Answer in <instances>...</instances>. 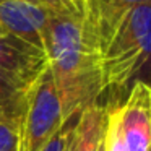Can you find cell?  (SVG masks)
Here are the masks:
<instances>
[{
  "instance_id": "obj_1",
  "label": "cell",
  "mask_w": 151,
  "mask_h": 151,
  "mask_svg": "<svg viewBox=\"0 0 151 151\" xmlns=\"http://www.w3.org/2000/svg\"><path fill=\"white\" fill-rule=\"evenodd\" d=\"M65 122L78 117L104 93L101 59L83 10H49L41 33Z\"/></svg>"
},
{
  "instance_id": "obj_17",
  "label": "cell",
  "mask_w": 151,
  "mask_h": 151,
  "mask_svg": "<svg viewBox=\"0 0 151 151\" xmlns=\"http://www.w3.org/2000/svg\"><path fill=\"white\" fill-rule=\"evenodd\" d=\"M150 151H151V150H150Z\"/></svg>"
},
{
  "instance_id": "obj_12",
  "label": "cell",
  "mask_w": 151,
  "mask_h": 151,
  "mask_svg": "<svg viewBox=\"0 0 151 151\" xmlns=\"http://www.w3.org/2000/svg\"><path fill=\"white\" fill-rule=\"evenodd\" d=\"M0 151H20L18 130L5 124H0Z\"/></svg>"
},
{
  "instance_id": "obj_5",
  "label": "cell",
  "mask_w": 151,
  "mask_h": 151,
  "mask_svg": "<svg viewBox=\"0 0 151 151\" xmlns=\"http://www.w3.org/2000/svg\"><path fill=\"white\" fill-rule=\"evenodd\" d=\"M49 10L28 0H0V31L42 49L41 33Z\"/></svg>"
},
{
  "instance_id": "obj_15",
  "label": "cell",
  "mask_w": 151,
  "mask_h": 151,
  "mask_svg": "<svg viewBox=\"0 0 151 151\" xmlns=\"http://www.w3.org/2000/svg\"><path fill=\"white\" fill-rule=\"evenodd\" d=\"M72 145H73V141H72ZM68 151H72V146H70V150H68Z\"/></svg>"
},
{
  "instance_id": "obj_8",
  "label": "cell",
  "mask_w": 151,
  "mask_h": 151,
  "mask_svg": "<svg viewBox=\"0 0 151 151\" xmlns=\"http://www.w3.org/2000/svg\"><path fill=\"white\" fill-rule=\"evenodd\" d=\"M106 124V106L94 102L86 107L76 117L72 151H104Z\"/></svg>"
},
{
  "instance_id": "obj_9",
  "label": "cell",
  "mask_w": 151,
  "mask_h": 151,
  "mask_svg": "<svg viewBox=\"0 0 151 151\" xmlns=\"http://www.w3.org/2000/svg\"><path fill=\"white\" fill-rule=\"evenodd\" d=\"M26 89L21 81L0 70V124L20 128L26 102Z\"/></svg>"
},
{
  "instance_id": "obj_13",
  "label": "cell",
  "mask_w": 151,
  "mask_h": 151,
  "mask_svg": "<svg viewBox=\"0 0 151 151\" xmlns=\"http://www.w3.org/2000/svg\"><path fill=\"white\" fill-rule=\"evenodd\" d=\"M37 7H44L54 12H67V10H80L73 5L72 0H28Z\"/></svg>"
},
{
  "instance_id": "obj_10",
  "label": "cell",
  "mask_w": 151,
  "mask_h": 151,
  "mask_svg": "<svg viewBox=\"0 0 151 151\" xmlns=\"http://www.w3.org/2000/svg\"><path fill=\"white\" fill-rule=\"evenodd\" d=\"M107 124H106V138H104V151H127L120 127H119L117 104H111L106 107Z\"/></svg>"
},
{
  "instance_id": "obj_11",
  "label": "cell",
  "mask_w": 151,
  "mask_h": 151,
  "mask_svg": "<svg viewBox=\"0 0 151 151\" xmlns=\"http://www.w3.org/2000/svg\"><path fill=\"white\" fill-rule=\"evenodd\" d=\"M75 124L76 117L72 120L65 122L63 127L55 133V137L46 145L41 151H68L73 141V133H75Z\"/></svg>"
},
{
  "instance_id": "obj_7",
  "label": "cell",
  "mask_w": 151,
  "mask_h": 151,
  "mask_svg": "<svg viewBox=\"0 0 151 151\" xmlns=\"http://www.w3.org/2000/svg\"><path fill=\"white\" fill-rule=\"evenodd\" d=\"M146 4L151 0H85L83 15L98 50L128 12Z\"/></svg>"
},
{
  "instance_id": "obj_2",
  "label": "cell",
  "mask_w": 151,
  "mask_h": 151,
  "mask_svg": "<svg viewBox=\"0 0 151 151\" xmlns=\"http://www.w3.org/2000/svg\"><path fill=\"white\" fill-rule=\"evenodd\" d=\"M104 93H128L135 83L151 86V4L130 10L99 47Z\"/></svg>"
},
{
  "instance_id": "obj_4",
  "label": "cell",
  "mask_w": 151,
  "mask_h": 151,
  "mask_svg": "<svg viewBox=\"0 0 151 151\" xmlns=\"http://www.w3.org/2000/svg\"><path fill=\"white\" fill-rule=\"evenodd\" d=\"M119 127L127 151L151 150V86L135 83L124 102H117Z\"/></svg>"
},
{
  "instance_id": "obj_3",
  "label": "cell",
  "mask_w": 151,
  "mask_h": 151,
  "mask_svg": "<svg viewBox=\"0 0 151 151\" xmlns=\"http://www.w3.org/2000/svg\"><path fill=\"white\" fill-rule=\"evenodd\" d=\"M62 104L49 67L28 86L21 119L20 151H41L63 127Z\"/></svg>"
},
{
  "instance_id": "obj_16",
  "label": "cell",
  "mask_w": 151,
  "mask_h": 151,
  "mask_svg": "<svg viewBox=\"0 0 151 151\" xmlns=\"http://www.w3.org/2000/svg\"><path fill=\"white\" fill-rule=\"evenodd\" d=\"M0 34H4V33H2V31H0Z\"/></svg>"
},
{
  "instance_id": "obj_6",
  "label": "cell",
  "mask_w": 151,
  "mask_h": 151,
  "mask_svg": "<svg viewBox=\"0 0 151 151\" xmlns=\"http://www.w3.org/2000/svg\"><path fill=\"white\" fill-rule=\"evenodd\" d=\"M47 67V59L44 50L36 46L10 36L0 34V70L24 86H29Z\"/></svg>"
},
{
  "instance_id": "obj_14",
  "label": "cell",
  "mask_w": 151,
  "mask_h": 151,
  "mask_svg": "<svg viewBox=\"0 0 151 151\" xmlns=\"http://www.w3.org/2000/svg\"><path fill=\"white\" fill-rule=\"evenodd\" d=\"M73 5H75L76 8H80V10H83V4H85V0H72Z\"/></svg>"
}]
</instances>
